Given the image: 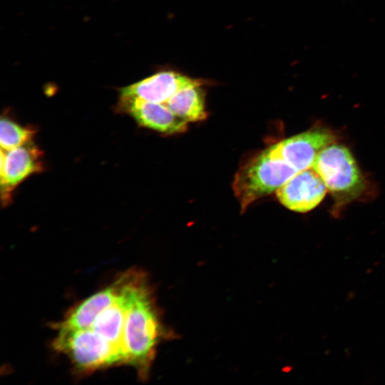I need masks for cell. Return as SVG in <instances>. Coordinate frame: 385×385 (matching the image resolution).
<instances>
[{
	"instance_id": "obj_1",
	"label": "cell",
	"mask_w": 385,
	"mask_h": 385,
	"mask_svg": "<svg viewBox=\"0 0 385 385\" xmlns=\"http://www.w3.org/2000/svg\"><path fill=\"white\" fill-rule=\"evenodd\" d=\"M168 334L146 279L128 307L123 337L126 364L134 367L140 379L148 378L157 346Z\"/></svg>"
},
{
	"instance_id": "obj_2",
	"label": "cell",
	"mask_w": 385,
	"mask_h": 385,
	"mask_svg": "<svg viewBox=\"0 0 385 385\" xmlns=\"http://www.w3.org/2000/svg\"><path fill=\"white\" fill-rule=\"evenodd\" d=\"M297 171L284 160L272 156L267 148L236 173L232 188L242 212L255 201L276 192Z\"/></svg>"
},
{
	"instance_id": "obj_3",
	"label": "cell",
	"mask_w": 385,
	"mask_h": 385,
	"mask_svg": "<svg viewBox=\"0 0 385 385\" xmlns=\"http://www.w3.org/2000/svg\"><path fill=\"white\" fill-rule=\"evenodd\" d=\"M53 346L69 356L77 369L86 372L124 364L121 354L91 328H58Z\"/></svg>"
},
{
	"instance_id": "obj_4",
	"label": "cell",
	"mask_w": 385,
	"mask_h": 385,
	"mask_svg": "<svg viewBox=\"0 0 385 385\" xmlns=\"http://www.w3.org/2000/svg\"><path fill=\"white\" fill-rule=\"evenodd\" d=\"M312 168L338 201L354 199L364 187L362 175L352 153L343 145L334 142L325 147L317 156Z\"/></svg>"
},
{
	"instance_id": "obj_5",
	"label": "cell",
	"mask_w": 385,
	"mask_h": 385,
	"mask_svg": "<svg viewBox=\"0 0 385 385\" xmlns=\"http://www.w3.org/2000/svg\"><path fill=\"white\" fill-rule=\"evenodd\" d=\"M335 139L329 130L314 128L284 139L267 150L272 156L284 160L299 172L311 168L318 154Z\"/></svg>"
},
{
	"instance_id": "obj_6",
	"label": "cell",
	"mask_w": 385,
	"mask_h": 385,
	"mask_svg": "<svg viewBox=\"0 0 385 385\" xmlns=\"http://www.w3.org/2000/svg\"><path fill=\"white\" fill-rule=\"evenodd\" d=\"M327 190L320 176L311 168L297 172L275 192L285 207L304 213L318 206Z\"/></svg>"
},
{
	"instance_id": "obj_7",
	"label": "cell",
	"mask_w": 385,
	"mask_h": 385,
	"mask_svg": "<svg viewBox=\"0 0 385 385\" xmlns=\"http://www.w3.org/2000/svg\"><path fill=\"white\" fill-rule=\"evenodd\" d=\"M41 151L31 141L11 150H1V198L8 202L11 191L30 175L43 169Z\"/></svg>"
},
{
	"instance_id": "obj_8",
	"label": "cell",
	"mask_w": 385,
	"mask_h": 385,
	"mask_svg": "<svg viewBox=\"0 0 385 385\" xmlns=\"http://www.w3.org/2000/svg\"><path fill=\"white\" fill-rule=\"evenodd\" d=\"M118 108L120 111L130 115L140 125L163 134L180 133L188 129V123L164 103L120 97Z\"/></svg>"
},
{
	"instance_id": "obj_9",
	"label": "cell",
	"mask_w": 385,
	"mask_h": 385,
	"mask_svg": "<svg viewBox=\"0 0 385 385\" xmlns=\"http://www.w3.org/2000/svg\"><path fill=\"white\" fill-rule=\"evenodd\" d=\"M197 84L202 82L177 72L163 71L120 88V97L165 103L180 90Z\"/></svg>"
},
{
	"instance_id": "obj_10",
	"label": "cell",
	"mask_w": 385,
	"mask_h": 385,
	"mask_svg": "<svg viewBox=\"0 0 385 385\" xmlns=\"http://www.w3.org/2000/svg\"><path fill=\"white\" fill-rule=\"evenodd\" d=\"M119 291L120 282L117 278L109 287L93 294L73 307L63 321L59 323L58 328H89L98 314L116 299Z\"/></svg>"
},
{
	"instance_id": "obj_11",
	"label": "cell",
	"mask_w": 385,
	"mask_h": 385,
	"mask_svg": "<svg viewBox=\"0 0 385 385\" xmlns=\"http://www.w3.org/2000/svg\"><path fill=\"white\" fill-rule=\"evenodd\" d=\"M202 84L185 87L174 94L164 104L188 123L204 120L207 117Z\"/></svg>"
},
{
	"instance_id": "obj_12",
	"label": "cell",
	"mask_w": 385,
	"mask_h": 385,
	"mask_svg": "<svg viewBox=\"0 0 385 385\" xmlns=\"http://www.w3.org/2000/svg\"><path fill=\"white\" fill-rule=\"evenodd\" d=\"M35 133L34 129L24 127L6 117L1 119L0 144L3 150H11L31 142Z\"/></svg>"
}]
</instances>
